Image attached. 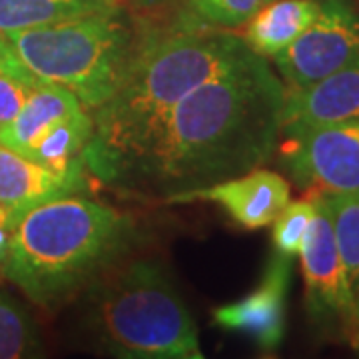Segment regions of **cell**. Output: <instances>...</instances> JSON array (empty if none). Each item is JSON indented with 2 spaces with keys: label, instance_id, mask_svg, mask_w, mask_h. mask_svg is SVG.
Listing matches in <instances>:
<instances>
[{
  "label": "cell",
  "instance_id": "1",
  "mask_svg": "<svg viewBox=\"0 0 359 359\" xmlns=\"http://www.w3.org/2000/svg\"><path fill=\"white\" fill-rule=\"evenodd\" d=\"M283 100L285 84L264 56L245 48L190 90L108 184L168 198L242 176L273 154Z\"/></svg>",
  "mask_w": 359,
  "mask_h": 359
},
{
  "label": "cell",
  "instance_id": "2",
  "mask_svg": "<svg viewBox=\"0 0 359 359\" xmlns=\"http://www.w3.org/2000/svg\"><path fill=\"white\" fill-rule=\"evenodd\" d=\"M245 48L242 36L202 20L146 32L124 82L92 114L94 134L82 154L86 168L108 184L190 90L238 60Z\"/></svg>",
  "mask_w": 359,
  "mask_h": 359
},
{
  "label": "cell",
  "instance_id": "3",
  "mask_svg": "<svg viewBox=\"0 0 359 359\" xmlns=\"http://www.w3.org/2000/svg\"><path fill=\"white\" fill-rule=\"evenodd\" d=\"M128 228L124 214L88 198L48 200L18 218L0 268L28 299L52 308L114 256Z\"/></svg>",
  "mask_w": 359,
  "mask_h": 359
},
{
  "label": "cell",
  "instance_id": "4",
  "mask_svg": "<svg viewBox=\"0 0 359 359\" xmlns=\"http://www.w3.org/2000/svg\"><path fill=\"white\" fill-rule=\"evenodd\" d=\"M4 36L32 76L65 86L94 112L124 82L146 30L120 8Z\"/></svg>",
  "mask_w": 359,
  "mask_h": 359
},
{
  "label": "cell",
  "instance_id": "5",
  "mask_svg": "<svg viewBox=\"0 0 359 359\" xmlns=\"http://www.w3.org/2000/svg\"><path fill=\"white\" fill-rule=\"evenodd\" d=\"M92 320L118 358L202 359L192 316L162 269L134 262L102 287Z\"/></svg>",
  "mask_w": 359,
  "mask_h": 359
},
{
  "label": "cell",
  "instance_id": "6",
  "mask_svg": "<svg viewBox=\"0 0 359 359\" xmlns=\"http://www.w3.org/2000/svg\"><path fill=\"white\" fill-rule=\"evenodd\" d=\"M282 158L308 196L359 194V118L287 132Z\"/></svg>",
  "mask_w": 359,
  "mask_h": 359
},
{
  "label": "cell",
  "instance_id": "7",
  "mask_svg": "<svg viewBox=\"0 0 359 359\" xmlns=\"http://www.w3.org/2000/svg\"><path fill=\"white\" fill-rule=\"evenodd\" d=\"M358 56L359 13L346 0H321L318 18L273 62L285 88H304Z\"/></svg>",
  "mask_w": 359,
  "mask_h": 359
},
{
  "label": "cell",
  "instance_id": "8",
  "mask_svg": "<svg viewBox=\"0 0 359 359\" xmlns=\"http://www.w3.org/2000/svg\"><path fill=\"white\" fill-rule=\"evenodd\" d=\"M306 299L313 320L337 323L347 334H359L355 292L335 244L323 196H316V214L299 248Z\"/></svg>",
  "mask_w": 359,
  "mask_h": 359
},
{
  "label": "cell",
  "instance_id": "9",
  "mask_svg": "<svg viewBox=\"0 0 359 359\" xmlns=\"http://www.w3.org/2000/svg\"><path fill=\"white\" fill-rule=\"evenodd\" d=\"M292 188L287 180L264 168H254L242 176L218 184L168 196V204L186 202H214L222 205L228 216L245 230H259L269 226L290 202Z\"/></svg>",
  "mask_w": 359,
  "mask_h": 359
},
{
  "label": "cell",
  "instance_id": "10",
  "mask_svg": "<svg viewBox=\"0 0 359 359\" xmlns=\"http://www.w3.org/2000/svg\"><path fill=\"white\" fill-rule=\"evenodd\" d=\"M359 118V56L304 88H285L282 134Z\"/></svg>",
  "mask_w": 359,
  "mask_h": 359
},
{
  "label": "cell",
  "instance_id": "11",
  "mask_svg": "<svg viewBox=\"0 0 359 359\" xmlns=\"http://www.w3.org/2000/svg\"><path fill=\"white\" fill-rule=\"evenodd\" d=\"M290 285V257L271 259L259 287L244 299L222 306L214 320L224 330L240 332L256 341L262 349H276L283 337V309Z\"/></svg>",
  "mask_w": 359,
  "mask_h": 359
},
{
  "label": "cell",
  "instance_id": "12",
  "mask_svg": "<svg viewBox=\"0 0 359 359\" xmlns=\"http://www.w3.org/2000/svg\"><path fill=\"white\" fill-rule=\"evenodd\" d=\"M86 164L56 172L0 144V208L18 218L48 200L74 196L86 186Z\"/></svg>",
  "mask_w": 359,
  "mask_h": 359
},
{
  "label": "cell",
  "instance_id": "13",
  "mask_svg": "<svg viewBox=\"0 0 359 359\" xmlns=\"http://www.w3.org/2000/svg\"><path fill=\"white\" fill-rule=\"evenodd\" d=\"M84 104L60 84L40 82L13 120L0 128V144L26 156L48 130L82 110Z\"/></svg>",
  "mask_w": 359,
  "mask_h": 359
},
{
  "label": "cell",
  "instance_id": "14",
  "mask_svg": "<svg viewBox=\"0 0 359 359\" xmlns=\"http://www.w3.org/2000/svg\"><path fill=\"white\" fill-rule=\"evenodd\" d=\"M320 0H271L248 22L242 40L264 58L285 50L320 14Z\"/></svg>",
  "mask_w": 359,
  "mask_h": 359
},
{
  "label": "cell",
  "instance_id": "15",
  "mask_svg": "<svg viewBox=\"0 0 359 359\" xmlns=\"http://www.w3.org/2000/svg\"><path fill=\"white\" fill-rule=\"evenodd\" d=\"M124 8L118 0H0V32L11 34Z\"/></svg>",
  "mask_w": 359,
  "mask_h": 359
},
{
  "label": "cell",
  "instance_id": "16",
  "mask_svg": "<svg viewBox=\"0 0 359 359\" xmlns=\"http://www.w3.org/2000/svg\"><path fill=\"white\" fill-rule=\"evenodd\" d=\"M92 134H94V118L90 110L82 108L72 116L60 120L58 124H54L34 144V148L26 154V158L56 172H66L84 160L82 154L84 148L88 146Z\"/></svg>",
  "mask_w": 359,
  "mask_h": 359
},
{
  "label": "cell",
  "instance_id": "17",
  "mask_svg": "<svg viewBox=\"0 0 359 359\" xmlns=\"http://www.w3.org/2000/svg\"><path fill=\"white\" fill-rule=\"evenodd\" d=\"M335 244L353 292L359 290V194L323 196Z\"/></svg>",
  "mask_w": 359,
  "mask_h": 359
},
{
  "label": "cell",
  "instance_id": "18",
  "mask_svg": "<svg viewBox=\"0 0 359 359\" xmlns=\"http://www.w3.org/2000/svg\"><path fill=\"white\" fill-rule=\"evenodd\" d=\"M40 351L39 332L25 309L0 292V359L36 358Z\"/></svg>",
  "mask_w": 359,
  "mask_h": 359
},
{
  "label": "cell",
  "instance_id": "19",
  "mask_svg": "<svg viewBox=\"0 0 359 359\" xmlns=\"http://www.w3.org/2000/svg\"><path fill=\"white\" fill-rule=\"evenodd\" d=\"M316 214V196H306L302 200H290L282 212L276 216L273 224V248L283 257L299 254L302 242L308 233L309 224Z\"/></svg>",
  "mask_w": 359,
  "mask_h": 359
},
{
  "label": "cell",
  "instance_id": "20",
  "mask_svg": "<svg viewBox=\"0 0 359 359\" xmlns=\"http://www.w3.org/2000/svg\"><path fill=\"white\" fill-rule=\"evenodd\" d=\"M192 13L205 25L218 28L244 26L254 14L271 0H186Z\"/></svg>",
  "mask_w": 359,
  "mask_h": 359
},
{
  "label": "cell",
  "instance_id": "21",
  "mask_svg": "<svg viewBox=\"0 0 359 359\" xmlns=\"http://www.w3.org/2000/svg\"><path fill=\"white\" fill-rule=\"evenodd\" d=\"M40 84L34 76L0 74V128L6 126L28 100L30 92Z\"/></svg>",
  "mask_w": 359,
  "mask_h": 359
},
{
  "label": "cell",
  "instance_id": "22",
  "mask_svg": "<svg viewBox=\"0 0 359 359\" xmlns=\"http://www.w3.org/2000/svg\"><path fill=\"white\" fill-rule=\"evenodd\" d=\"M0 74H16V76H32L25 65L20 62V58L16 56V52L11 46L8 39L0 32Z\"/></svg>",
  "mask_w": 359,
  "mask_h": 359
},
{
  "label": "cell",
  "instance_id": "23",
  "mask_svg": "<svg viewBox=\"0 0 359 359\" xmlns=\"http://www.w3.org/2000/svg\"><path fill=\"white\" fill-rule=\"evenodd\" d=\"M14 226H16V219H14L13 214L8 210L0 208V266L6 257V252H8Z\"/></svg>",
  "mask_w": 359,
  "mask_h": 359
},
{
  "label": "cell",
  "instance_id": "24",
  "mask_svg": "<svg viewBox=\"0 0 359 359\" xmlns=\"http://www.w3.org/2000/svg\"><path fill=\"white\" fill-rule=\"evenodd\" d=\"M122 6H134V8H154L158 4H162L164 0H118Z\"/></svg>",
  "mask_w": 359,
  "mask_h": 359
},
{
  "label": "cell",
  "instance_id": "25",
  "mask_svg": "<svg viewBox=\"0 0 359 359\" xmlns=\"http://www.w3.org/2000/svg\"><path fill=\"white\" fill-rule=\"evenodd\" d=\"M355 308H358V320H359V290H358V295H355Z\"/></svg>",
  "mask_w": 359,
  "mask_h": 359
}]
</instances>
